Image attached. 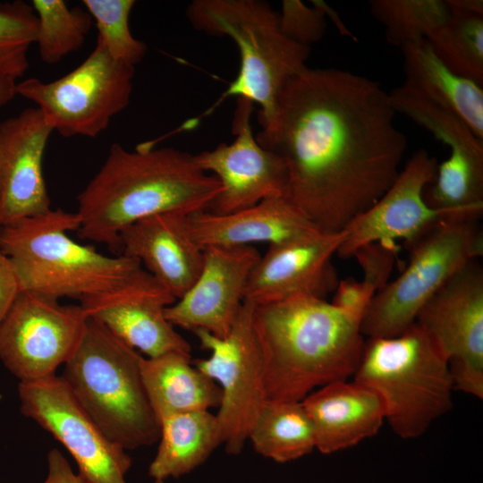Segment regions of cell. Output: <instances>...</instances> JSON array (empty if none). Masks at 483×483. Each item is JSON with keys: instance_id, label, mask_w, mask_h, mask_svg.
<instances>
[{"instance_id": "52a82bcc", "label": "cell", "mask_w": 483, "mask_h": 483, "mask_svg": "<svg viewBox=\"0 0 483 483\" xmlns=\"http://www.w3.org/2000/svg\"><path fill=\"white\" fill-rule=\"evenodd\" d=\"M353 381L379 396L385 419L403 439L422 436L453 407L448 361L417 323L396 336L368 338Z\"/></svg>"}, {"instance_id": "603a6c76", "label": "cell", "mask_w": 483, "mask_h": 483, "mask_svg": "<svg viewBox=\"0 0 483 483\" xmlns=\"http://www.w3.org/2000/svg\"><path fill=\"white\" fill-rule=\"evenodd\" d=\"M401 50L403 85L458 116L483 140L482 86L448 69L425 38L405 44Z\"/></svg>"}, {"instance_id": "9c48e42d", "label": "cell", "mask_w": 483, "mask_h": 483, "mask_svg": "<svg viewBox=\"0 0 483 483\" xmlns=\"http://www.w3.org/2000/svg\"><path fill=\"white\" fill-rule=\"evenodd\" d=\"M135 67L113 59L96 41L86 59L52 80L29 78L16 94L36 104L47 125L63 137L94 138L131 99Z\"/></svg>"}, {"instance_id": "7c38bea8", "label": "cell", "mask_w": 483, "mask_h": 483, "mask_svg": "<svg viewBox=\"0 0 483 483\" xmlns=\"http://www.w3.org/2000/svg\"><path fill=\"white\" fill-rule=\"evenodd\" d=\"M18 394L21 413L64 445L88 483H126L131 456L102 432L61 376L20 382Z\"/></svg>"}, {"instance_id": "8fae6325", "label": "cell", "mask_w": 483, "mask_h": 483, "mask_svg": "<svg viewBox=\"0 0 483 483\" xmlns=\"http://www.w3.org/2000/svg\"><path fill=\"white\" fill-rule=\"evenodd\" d=\"M87 320L80 304L21 291L0 325V360L20 382L55 375L77 349Z\"/></svg>"}, {"instance_id": "d6a6232c", "label": "cell", "mask_w": 483, "mask_h": 483, "mask_svg": "<svg viewBox=\"0 0 483 483\" xmlns=\"http://www.w3.org/2000/svg\"><path fill=\"white\" fill-rule=\"evenodd\" d=\"M312 3V6H309L300 0H284L278 12L284 34L306 47L319 41L326 28L325 2L315 0Z\"/></svg>"}, {"instance_id": "ffe728a7", "label": "cell", "mask_w": 483, "mask_h": 483, "mask_svg": "<svg viewBox=\"0 0 483 483\" xmlns=\"http://www.w3.org/2000/svg\"><path fill=\"white\" fill-rule=\"evenodd\" d=\"M187 216L159 214L140 219L119 234V255L138 259L176 300L197 279L203 249L191 237Z\"/></svg>"}, {"instance_id": "4316f807", "label": "cell", "mask_w": 483, "mask_h": 483, "mask_svg": "<svg viewBox=\"0 0 483 483\" xmlns=\"http://www.w3.org/2000/svg\"><path fill=\"white\" fill-rule=\"evenodd\" d=\"M256 453L275 462L300 459L316 449L311 421L301 403L267 399L249 431Z\"/></svg>"}, {"instance_id": "30bf717a", "label": "cell", "mask_w": 483, "mask_h": 483, "mask_svg": "<svg viewBox=\"0 0 483 483\" xmlns=\"http://www.w3.org/2000/svg\"><path fill=\"white\" fill-rule=\"evenodd\" d=\"M253 308V303L243 301L225 337H216L203 329L193 331L201 347L210 352L208 358L197 359L192 364L221 389L222 398L216 416L223 445L230 454L242 451L250 427L267 399L261 354L252 323Z\"/></svg>"}, {"instance_id": "1f68e13d", "label": "cell", "mask_w": 483, "mask_h": 483, "mask_svg": "<svg viewBox=\"0 0 483 483\" xmlns=\"http://www.w3.org/2000/svg\"><path fill=\"white\" fill-rule=\"evenodd\" d=\"M37 30L38 20L30 4L21 0L0 3V74L15 80L23 76Z\"/></svg>"}, {"instance_id": "4fadbf2b", "label": "cell", "mask_w": 483, "mask_h": 483, "mask_svg": "<svg viewBox=\"0 0 483 483\" xmlns=\"http://www.w3.org/2000/svg\"><path fill=\"white\" fill-rule=\"evenodd\" d=\"M253 105L249 99L237 97L234 140L194 155L199 166L215 176L222 187L208 208L210 212L232 213L270 198L285 197L286 165L278 154L258 142L251 126Z\"/></svg>"}, {"instance_id": "ba28073f", "label": "cell", "mask_w": 483, "mask_h": 483, "mask_svg": "<svg viewBox=\"0 0 483 483\" xmlns=\"http://www.w3.org/2000/svg\"><path fill=\"white\" fill-rule=\"evenodd\" d=\"M407 249V267L375 294L361 321L368 338L396 336L413 325L436 292L483 255V233L479 220L444 218Z\"/></svg>"}, {"instance_id": "cb8c5ba5", "label": "cell", "mask_w": 483, "mask_h": 483, "mask_svg": "<svg viewBox=\"0 0 483 483\" xmlns=\"http://www.w3.org/2000/svg\"><path fill=\"white\" fill-rule=\"evenodd\" d=\"M140 374L158 422L167 415L209 411L220 405L219 386L192 364L191 355L173 352L142 357Z\"/></svg>"}, {"instance_id": "d590c367", "label": "cell", "mask_w": 483, "mask_h": 483, "mask_svg": "<svg viewBox=\"0 0 483 483\" xmlns=\"http://www.w3.org/2000/svg\"><path fill=\"white\" fill-rule=\"evenodd\" d=\"M21 292L13 264L0 250V325Z\"/></svg>"}, {"instance_id": "ac0fdd59", "label": "cell", "mask_w": 483, "mask_h": 483, "mask_svg": "<svg viewBox=\"0 0 483 483\" xmlns=\"http://www.w3.org/2000/svg\"><path fill=\"white\" fill-rule=\"evenodd\" d=\"M415 323L448 361L450 369L483 370V268L466 263L424 304Z\"/></svg>"}, {"instance_id": "7402d4cb", "label": "cell", "mask_w": 483, "mask_h": 483, "mask_svg": "<svg viewBox=\"0 0 483 483\" xmlns=\"http://www.w3.org/2000/svg\"><path fill=\"white\" fill-rule=\"evenodd\" d=\"M301 403L313 427L316 449L324 454L373 436L386 419L379 396L354 381L326 384L308 394Z\"/></svg>"}, {"instance_id": "8992f818", "label": "cell", "mask_w": 483, "mask_h": 483, "mask_svg": "<svg viewBox=\"0 0 483 483\" xmlns=\"http://www.w3.org/2000/svg\"><path fill=\"white\" fill-rule=\"evenodd\" d=\"M191 25L211 36H225L237 46L239 72L219 101L234 96L259 106L261 127L275 115L287 82L303 71L310 47L289 38L279 13L262 0H195L186 9Z\"/></svg>"}, {"instance_id": "e575fe53", "label": "cell", "mask_w": 483, "mask_h": 483, "mask_svg": "<svg viewBox=\"0 0 483 483\" xmlns=\"http://www.w3.org/2000/svg\"><path fill=\"white\" fill-rule=\"evenodd\" d=\"M332 304L360 323L375 296L360 281L352 278L339 280Z\"/></svg>"}, {"instance_id": "2e32d148", "label": "cell", "mask_w": 483, "mask_h": 483, "mask_svg": "<svg viewBox=\"0 0 483 483\" xmlns=\"http://www.w3.org/2000/svg\"><path fill=\"white\" fill-rule=\"evenodd\" d=\"M260 256L252 245L204 248L197 279L165 308L166 319L174 326L192 332L203 329L225 337L236 320L248 278Z\"/></svg>"}, {"instance_id": "83f0119b", "label": "cell", "mask_w": 483, "mask_h": 483, "mask_svg": "<svg viewBox=\"0 0 483 483\" xmlns=\"http://www.w3.org/2000/svg\"><path fill=\"white\" fill-rule=\"evenodd\" d=\"M426 40L448 69L483 85V16L450 12Z\"/></svg>"}, {"instance_id": "8d00e7d4", "label": "cell", "mask_w": 483, "mask_h": 483, "mask_svg": "<svg viewBox=\"0 0 483 483\" xmlns=\"http://www.w3.org/2000/svg\"><path fill=\"white\" fill-rule=\"evenodd\" d=\"M47 478L42 483H88L79 473H75L67 460L57 449L47 454Z\"/></svg>"}, {"instance_id": "d4e9b609", "label": "cell", "mask_w": 483, "mask_h": 483, "mask_svg": "<svg viewBox=\"0 0 483 483\" xmlns=\"http://www.w3.org/2000/svg\"><path fill=\"white\" fill-rule=\"evenodd\" d=\"M159 425L157 452L148 468L158 482L190 473L223 445L216 416L209 411L167 415Z\"/></svg>"}, {"instance_id": "4dcf8cb0", "label": "cell", "mask_w": 483, "mask_h": 483, "mask_svg": "<svg viewBox=\"0 0 483 483\" xmlns=\"http://www.w3.org/2000/svg\"><path fill=\"white\" fill-rule=\"evenodd\" d=\"M85 10L90 14L97 30V41L117 62L135 67L144 58L148 47L133 37L130 14L133 0H83Z\"/></svg>"}, {"instance_id": "3957f363", "label": "cell", "mask_w": 483, "mask_h": 483, "mask_svg": "<svg viewBox=\"0 0 483 483\" xmlns=\"http://www.w3.org/2000/svg\"><path fill=\"white\" fill-rule=\"evenodd\" d=\"M252 323L267 399L301 402L316 388L353 376L360 363L361 323L326 300L254 304Z\"/></svg>"}, {"instance_id": "f546056e", "label": "cell", "mask_w": 483, "mask_h": 483, "mask_svg": "<svg viewBox=\"0 0 483 483\" xmlns=\"http://www.w3.org/2000/svg\"><path fill=\"white\" fill-rule=\"evenodd\" d=\"M369 10L384 26L386 41L400 48L426 39L450 15L445 0H372Z\"/></svg>"}, {"instance_id": "74e56055", "label": "cell", "mask_w": 483, "mask_h": 483, "mask_svg": "<svg viewBox=\"0 0 483 483\" xmlns=\"http://www.w3.org/2000/svg\"><path fill=\"white\" fill-rule=\"evenodd\" d=\"M450 12L483 16L482 0H445Z\"/></svg>"}, {"instance_id": "44dd1931", "label": "cell", "mask_w": 483, "mask_h": 483, "mask_svg": "<svg viewBox=\"0 0 483 483\" xmlns=\"http://www.w3.org/2000/svg\"><path fill=\"white\" fill-rule=\"evenodd\" d=\"M187 223L191 237L201 249L254 242L276 244L321 231L284 196L227 214L198 211L187 216Z\"/></svg>"}, {"instance_id": "f35d334b", "label": "cell", "mask_w": 483, "mask_h": 483, "mask_svg": "<svg viewBox=\"0 0 483 483\" xmlns=\"http://www.w3.org/2000/svg\"><path fill=\"white\" fill-rule=\"evenodd\" d=\"M17 80L0 74V107L10 102L16 94Z\"/></svg>"}, {"instance_id": "5bb4252c", "label": "cell", "mask_w": 483, "mask_h": 483, "mask_svg": "<svg viewBox=\"0 0 483 483\" xmlns=\"http://www.w3.org/2000/svg\"><path fill=\"white\" fill-rule=\"evenodd\" d=\"M437 165L427 150L416 151L382 197L344 228L337 256L349 258L364 245H397V240H402L407 248L438 221L452 218L429 207L423 197L436 178Z\"/></svg>"}, {"instance_id": "f1b7e54d", "label": "cell", "mask_w": 483, "mask_h": 483, "mask_svg": "<svg viewBox=\"0 0 483 483\" xmlns=\"http://www.w3.org/2000/svg\"><path fill=\"white\" fill-rule=\"evenodd\" d=\"M30 4L38 20L35 44L42 62L57 64L83 46L93 25L85 8H71L64 0H33Z\"/></svg>"}, {"instance_id": "9a60e30c", "label": "cell", "mask_w": 483, "mask_h": 483, "mask_svg": "<svg viewBox=\"0 0 483 483\" xmlns=\"http://www.w3.org/2000/svg\"><path fill=\"white\" fill-rule=\"evenodd\" d=\"M175 301L143 268L120 286L81 299L80 305L88 318L148 358L173 352L191 355L190 343L165 316Z\"/></svg>"}, {"instance_id": "7a4b0ae2", "label": "cell", "mask_w": 483, "mask_h": 483, "mask_svg": "<svg viewBox=\"0 0 483 483\" xmlns=\"http://www.w3.org/2000/svg\"><path fill=\"white\" fill-rule=\"evenodd\" d=\"M221 191L194 155L171 147L128 150L114 143L77 197L78 233L119 255L125 227L155 215L208 210Z\"/></svg>"}, {"instance_id": "e0dca14e", "label": "cell", "mask_w": 483, "mask_h": 483, "mask_svg": "<svg viewBox=\"0 0 483 483\" xmlns=\"http://www.w3.org/2000/svg\"><path fill=\"white\" fill-rule=\"evenodd\" d=\"M343 238V232L320 231L270 244L248 278L244 301L259 305L296 296L326 300L339 283L332 261Z\"/></svg>"}, {"instance_id": "5b68a950", "label": "cell", "mask_w": 483, "mask_h": 483, "mask_svg": "<svg viewBox=\"0 0 483 483\" xmlns=\"http://www.w3.org/2000/svg\"><path fill=\"white\" fill-rule=\"evenodd\" d=\"M141 358L88 318L83 336L61 376L102 432L126 451L152 445L160 436L141 379Z\"/></svg>"}, {"instance_id": "836d02e7", "label": "cell", "mask_w": 483, "mask_h": 483, "mask_svg": "<svg viewBox=\"0 0 483 483\" xmlns=\"http://www.w3.org/2000/svg\"><path fill=\"white\" fill-rule=\"evenodd\" d=\"M397 245L369 243L359 248L352 256L357 259L363 273L360 281L372 293L376 294L388 283L392 273Z\"/></svg>"}, {"instance_id": "484cf974", "label": "cell", "mask_w": 483, "mask_h": 483, "mask_svg": "<svg viewBox=\"0 0 483 483\" xmlns=\"http://www.w3.org/2000/svg\"><path fill=\"white\" fill-rule=\"evenodd\" d=\"M449 157L437 165L423 197L452 218L479 220L483 214V140L476 136L446 145Z\"/></svg>"}, {"instance_id": "277c9868", "label": "cell", "mask_w": 483, "mask_h": 483, "mask_svg": "<svg viewBox=\"0 0 483 483\" xmlns=\"http://www.w3.org/2000/svg\"><path fill=\"white\" fill-rule=\"evenodd\" d=\"M78 215L61 208L0 226V250L13 264L21 291L56 300L81 299L123 284L142 269L124 255L107 256L68 233Z\"/></svg>"}, {"instance_id": "6da1fadb", "label": "cell", "mask_w": 483, "mask_h": 483, "mask_svg": "<svg viewBox=\"0 0 483 483\" xmlns=\"http://www.w3.org/2000/svg\"><path fill=\"white\" fill-rule=\"evenodd\" d=\"M389 94L375 80L306 67L256 135L287 168L285 198L318 229L341 233L398 176L406 146Z\"/></svg>"}, {"instance_id": "d6986e66", "label": "cell", "mask_w": 483, "mask_h": 483, "mask_svg": "<svg viewBox=\"0 0 483 483\" xmlns=\"http://www.w3.org/2000/svg\"><path fill=\"white\" fill-rule=\"evenodd\" d=\"M52 132L36 106L0 123V226L52 209L43 174Z\"/></svg>"}]
</instances>
